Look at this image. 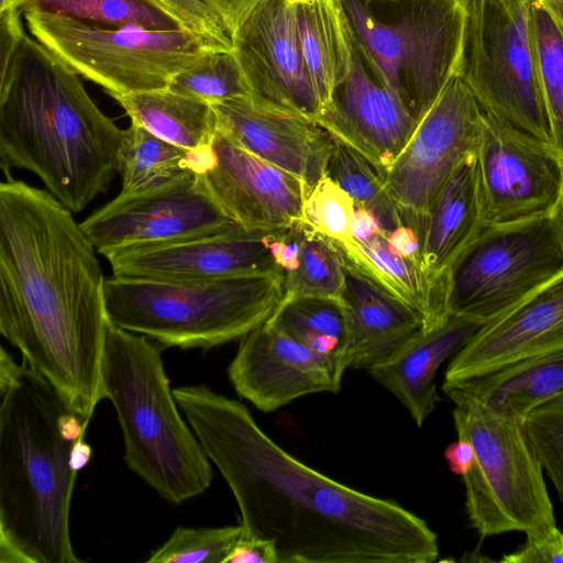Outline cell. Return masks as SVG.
Wrapping results in <instances>:
<instances>
[{
  "label": "cell",
  "instance_id": "obj_17",
  "mask_svg": "<svg viewBox=\"0 0 563 563\" xmlns=\"http://www.w3.org/2000/svg\"><path fill=\"white\" fill-rule=\"evenodd\" d=\"M251 97L314 122L322 106L302 54L290 0H263L232 34Z\"/></svg>",
  "mask_w": 563,
  "mask_h": 563
},
{
  "label": "cell",
  "instance_id": "obj_5",
  "mask_svg": "<svg viewBox=\"0 0 563 563\" xmlns=\"http://www.w3.org/2000/svg\"><path fill=\"white\" fill-rule=\"evenodd\" d=\"M101 393L117 412L124 462L162 498L179 505L210 487L212 467L179 413L157 344L109 319Z\"/></svg>",
  "mask_w": 563,
  "mask_h": 563
},
{
  "label": "cell",
  "instance_id": "obj_38",
  "mask_svg": "<svg viewBox=\"0 0 563 563\" xmlns=\"http://www.w3.org/2000/svg\"><path fill=\"white\" fill-rule=\"evenodd\" d=\"M527 439L563 501V395L532 409L523 419Z\"/></svg>",
  "mask_w": 563,
  "mask_h": 563
},
{
  "label": "cell",
  "instance_id": "obj_33",
  "mask_svg": "<svg viewBox=\"0 0 563 563\" xmlns=\"http://www.w3.org/2000/svg\"><path fill=\"white\" fill-rule=\"evenodd\" d=\"M325 175L350 195L356 207L373 214L385 234L405 225L383 174L361 153L333 136Z\"/></svg>",
  "mask_w": 563,
  "mask_h": 563
},
{
  "label": "cell",
  "instance_id": "obj_29",
  "mask_svg": "<svg viewBox=\"0 0 563 563\" xmlns=\"http://www.w3.org/2000/svg\"><path fill=\"white\" fill-rule=\"evenodd\" d=\"M196 169L197 156L194 152L131 122L124 130L120 152L121 190L118 196H134L157 189Z\"/></svg>",
  "mask_w": 563,
  "mask_h": 563
},
{
  "label": "cell",
  "instance_id": "obj_41",
  "mask_svg": "<svg viewBox=\"0 0 563 563\" xmlns=\"http://www.w3.org/2000/svg\"><path fill=\"white\" fill-rule=\"evenodd\" d=\"M224 563H278L275 544L271 540L242 534Z\"/></svg>",
  "mask_w": 563,
  "mask_h": 563
},
{
  "label": "cell",
  "instance_id": "obj_21",
  "mask_svg": "<svg viewBox=\"0 0 563 563\" xmlns=\"http://www.w3.org/2000/svg\"><path fill=\"white\" fill-rule=\"evenodd\" d=\"M560 347H563V271L518 306L484 324L453 356L443 385Z\"/></svg>",
  "mask_w": 563,
  "mask_h": 563
},
{
  "label": "cell",
  "instance_id": "obj_47",
  "mask_svg": "<svg viewBox=\"0 0 563 563\" xmlns=\"http://www.w3.org/2000/svg\"><path fill=\"white\" fill-rule=\"evenodd\" d=\"M555 22L563 26V0H534Z\"/></svg>",
  "mask_w": 563,
  "mask_h": 563
},
{
  "label": "cell",
  "instance_id": "obj_36",
  "mask_svg": "<svg viewBox=\"0 0 563 563\" xmlns=\"http://www.w3.org/2000/svg\"><path fill=\"white\" fill-rule=\"evenodd\" d=\"M243 531L241 526L221 528L177 527L153 551L147 563H224Z\"/></svg>",
  "mask_w": 563,
  "mask_h": 563
},
{
  "label": "cell",
  "instance_id": "obj_27",
  "mask_svg": "<svg viewBox=\"0 0 563 563\" xmlns=\"http://www.w3.org/2000/svg\"><path fill=\"white\" fill-rule=\"evenodd\" d=\"M131 122L195 154L209 148L217 132L211 104L168 88L115 95Z\"/></svg>",
  "mask_w": 563,
  "mask_h": 563
},
{
  "label": "cell",
  "instance_id": "obj_28",
  "mask_svg": "<svg viewBox=\"0 0 563 563\" xmlns=\"http://www.w3.org/2000/svg\"><path fill=\"white\" fill-rule=\"evenodd\" d=\"M338 246L354 267L420 312L423 328L434 327L448 318L442 316L420 263L395 253L382 230Z\"/></svg>",
  "mask_w": 563,
  "mask_h": 563
},
{
  "label": "cell",
  "instance_id": "obj_1",
  "mask_svg": "<svg viewBox=\"0 0 563 563\" xmlns=\"http://www.w3.org/2000/svg\"><path fill=\"white\" fill-rule=\"evenodd\" d=\"M229 485L243 534L274 542L278 563H431L438 537L398 503L353 489L274 442L240 401L206 385L173 389Z\"/></svg>",
  "mask_w": 563,
  "mask_h": 563
},
{
  "label": "cell",
  "instance_id": "obj_40",
  "mask_svg": "<svg viewBox=\"0 0 563 563\" xmlns=\"http://www.w3.org/2000/svg\"><path fill=\"white\" fill-rule=\"evenodd\" d=\"M503 563H563V532L558 528L542 537H527L521 548L506 553Z\"/></svg>",
  "mask_w": 563,
  "mask_h": 563
},
{
  "label": "cell",
  "instance_id": "obj_39",
  "mask_svg": "<svg viewBox=\"0 0 563 563\" xmlns=\"http://www.w3.org/2000/svg\"><path fill=\"white\" fill-rule=\"evenodd\" d=\"M189 32L200 37L210 48L232 49L229 23L212 0H158Z\"/></svg>",
  "mask_w": 563,
  "mask_h": 563
},
{
  "label": "cell",
  "instance_id": "obj_26",
  "mask_svg": "<svg viewBox=\"0 0 563 563\" xmlns=\"http://www.w3.org/2000/svg\"><path fill=\"white\" fill-rule=\"evenodd\" d=\"M290 1L305 62L323 110L350 71V29L339 0Z\"/></svg>",
  "mask_w": 563,
  "mask_h": 563
},
{
  "label": "cell",
  "instance_id": "obj_48",
  "mask_svg": "<svg viewBox=\"0 0 563 563\" xmlns=\"http://www.w3.org/2000/svg\"><path fill=\"white\" fill-rule=\"evenodd\" d=\"M12 3H13V0H1L0 10L9 8L10 5H12Z\"/></svg>",
  "mask_w": 563,
  "mask_h": 563
},
{
  "label": "cell",
  "instance_id": "obj_43",
  "mask_svg": "<svg viewBox=\"0 0 563 563\" xmlns=\"http://www.w3.org/2000/svg\"><path fill=\"white\" fill-rule=\"evenodd\" d=\"M445 462L452 473L466 475L475 464V452L472 443L462 437L449 444L444 451Z\"/></svg>",
  "mask_w": 563,
  "mask_h": 563
},
{
  "label": "cell",
  "instance_id": "obj_18",
  "mask_svg": "<svg viewBox=\"0 0 563 563\" xmlns=\"http://www.w3.org/2000/svg\"><path fill=\"white\" fill-rule=\"evenodd\" d=\"M351 38L350 71L335 87L316 122L361 153L385 176L418 122L383 85L352 35Z\"/></svg>",
  "mask_w": 563,
  "mask_h": 563
},
{
  "label": "cell",
  "instance_id": "obj_34",
  "mask_svg": "<svg viewBox=\"0 0 563 563\" xmlns=\"http://www.w3.org/2000/svg\"><path fill=\"white\" fill-rule=\"evenodd\" d=\"M530 26L552 143L563 156V26L534 0Z\"/></svg>",
  "mask_w": 563,
  "mask_h": 563
},
{
  "label": "cell",
  "instance_id": "obj_20",
  "mask_svg": "<svg viewBox=\"0 0 563 563\" xmlns=\"http://www.w3.org/2000/svg\"><path fill=\"white\" fill-rule=\"evenodd\" d=\"M217 130L310 188L327 173L331 135L313 120L253 97L212 104Z\"/></svg>",
  "mask_w": 563,
  "mask_h": 563
},
{
  "label": "cell",
  "instance_id": "obj_12",
  "mask_svg": "<svg viewBox=\"0 0 563 563\" xmlns=\"http://www.w3.org/2000/svg\"><path fill=\"white\" fill-rule=\"evenodd\" d=\"M484 111L456 75L418 122L409 141L386 172V188L422 241L427 213L457 166L475 153Z\"/></svg>",
  "mask_w": 563,
  "mask_h": 563
},
{
  "label": "cell",
  "instance_id": "obj_7",
  "mask_svg": "<svg viewBox=\"0 0 563 563\" xmlns=\"http://www.w3.org/2000/svg\"><path fill=\"white\" fill-rule=\"evenodd\" d=\"M470 0H339L383 85L419 122L460 73Z\"/></svg>",
  "mask_w": 563,
  "mask_h": 563
},
{
  "label": "cell",
  "instance_id": "obj_45",
  "mask_svg": "<svg viewBox=\"0 0 563 563\" xmlns=\"http://www.w3.org/2000/svg\"><path fill=\"white\" fill-rule=\"evenodd\" d=\"M382 230L377 220L368 211L356 207L353 225V239H364Z\"/></svg>",
  "mask_w": 563,
  "mask_h": 563
},
{
  "label": "cell",
  "instance_id": "obj_2",
  "mask_svg": "<svg viewBox=\"0 0 563 563\" xmlns=\"http://www.w3.org/2000/svg\"><path fill=\"white\" fill-rule=\"evenodd\" d=\"M96 249L48 190L0 185V333L89 423L108 316Z\"/></svg>",
  "mask_w": 563,
  "mask_h": 563
},
{
  "label": "cell",
  "instance_id": "obj_35",
  "mask_svg": "<svg viewBox=\"0 0 563 563\" xmlns=\"http://www.w3.org/2000/svg\"><path fill=\"white\" fill-rule=\"evenodd\" d=\"M168 89L211 106L251 96L247 81L232 49L209 51L195 64L178 73L172 79Z\"/></svg>",
  "mask_w": 563,
  "mask_h": 563
},
{
  "label": "cell",
  "instance_id": "obj_6",
  "mask_svg": "<svg viewBox=\"0 0 563 563\" xmlns=\"http://www.w3.org/2000/svg\"><path fill=\"white\" fill-rule=\"evenodd\" d=\"M280 273L208 280L112 276L104 283L108 319L163 346L209 350L266 322L284 298Z\"/></svg>",
  "mask_w": 563,
  "mask_h": 563
},
{
  "label": "cell",
  "instance_id": "obj_46",
  "mask_svg": "<svg viewBox=\"0 0 563 563\" xmlns=\"http://www.w3.org/2000/svg\"><path fill=\"white\" fill-rule=\"evenodd\" d=\"M92 450L90 444L85 441V438L79 439L73 445L70 452V465L75 472H79L89 463Z\"/></svg>",
  "mask_w": 563,
  "mask_h": 563
},
{
  "label": "cell",
  "instance_id": "obj_30",
  "mask_svg": "<svg viewBox=\"0 0 563 563\" xmlns=\"http://www.w3.org/2000/svg\"><path fill=\"white\" fill-rule=\"evenodd\" d=\"M267 321L317 353L342 377L347 368V331L340 300H283Z\"/></svg>",
  "mask_w": 563,
  "mask_h": 563
},
{
  "label": "cell",
  "instance_id": "obj_32",
  "mask_svg": "<svg viewBox=\"0 0 563 563\" xmlns=\"http://www.w3.org/2000/svg\"><path fill=\"white\" fill-rule=\"evenodd\" d=\"M344 268V256L338 244L301 220L295 264L284 273L283 300L298 297L340 300Z\"/></svg>",
  "mask_w": 563,
  "mask_h": 563
},
{
  "label": "cell",
  "instance_id": "obj_42",
  "mask_svg": "<svg viewBox=\"0 0 563 563\" xmlns=\"http://www.w3.org/2000/svg\"><path fill=\"white\" fill-rule=\"evenodd\" d=\"M386 238L395 253L420 263L422 241L417 231L411 227L400 225L387 233Z\"/></svg>",
  "mask_w": 563,
  "mask_h": 563
},
{
  "label": "cell",
  "instance_id": "obj_37",
  "mask_svg": "<svg viewBox=\"0 0 563 563\" xmlns=\"http://www.w3.org/2000/svg\"><path fill=\"white\" fill-rule=\"evenodd\" d=\"M356 206L350 195L327 175L308 191L302 221L336 244L353 239Z\"/></svg>",
  "mask_w": 563,
  "mask_h": 563
},
{
  "label": "cell",
  "instance_id": "obj_11",
  "mask_svg": "<svg viewBox=\"0 0 563 563\" xmlns=\"http://www.w3.org/2000/svg\"><path fill=\"white\" fill-rule=\"evenodd\" d=\"M532 0H470L459 76L482 110L552 143L536 59Z\"/></svg>",
  "mask_w": 563,
  "mask_h": 563
},
{
  "label": "cell",
  "instance_id": "obj_19",
  "mask_svg": "<svg viewBox=\"0 0 563 563\" xmlns=\"http://www.w3.org/2000/svg\"><path fill=\"white\" fill-rule=\"evenodd\" d=\"M228 374L235 391L266 412L309 394L335 393L342 380L321 356L268 321L240 339Z\"/></svg>",
  "mask_w": 563,
  "mask_h": 563
},
{
  "label": "cell",
  "instance_id": "obj_22",
  "mask_svg": "<svg viewBox=\"0 0 563 563\" xmlns=\"http://www.w3.org/2000/svg\"><path fill=\"white\" fill-rule=\"evenodd\" d=\"M344 256V255H343ZM345 261L340 298L347 331V367L369 369L389 358L423 325V317Z\"/></svg>",
  "mask_w": 563,
  "mask_h": 563
},
{
  "label": "cell",
  "instance_id": "obj_3",
  "mask_svg": "<svg viewBox=\"0 0 563 563\" xmlns=\"http://www.w3.org/2000/svg\"><path fill=\"white\" fill-rule=\"evenodd\" d=\"M1 168L26 169L71 212L106 192L119 173L124 130L106 115L79 75L25 33L0 22Z\"/></svg>",
  "mask_w": 563,
  "mask_h": 563
},
{
  "label": "cell",
  "instance_id": "obj_9",
  "mask_svg": "<svg viewBox=\"0 0 563 563\" xmlns=\"http://www.w3.org/2000/svg\"><path fill=\"white\" fill-rule=\"evenodd\" d=\"M563 271L560 207L541 217L481 227L445 269V316L484 324L501 317Z\"/></svg>",
  "mask_w": 563,
  "mask_h": 563
},
{
  "label": "cell",
  "instance_id": "obj_31",
  "mask_svg": "<svg viewBox=\"0 0 563 563\" xmlns=\"http://www.w3.org/2000/svg\"><path fill=\"white\" fill-rule=\"evenodd\" d=\"M12 5L21 14L43 12L102 26L184 29L158 0H13Z\"/></svg>",
  "mask_w": 563,
  "mask_h": 563
},
{
  "label": "cell",
  "instance_id": "obj_13",
  "mask_svg": "<svg viewBox=\"0 0 563 563\" xmlns=\"http://www.w3.org/2000/svg\"><path fill=\"white\" fill-rule=\"evenodd\" d=\"M475 165L482 222H519L559 209L563 156L553 144L484 112Z\"/></svg>",
  "mask_w": 563,
  "mask_h": 563
},
{
  "label": "cell",
  "instance_id": "obj_25",
  "mask_svg": "<svg viewBox=\"0 0 563 563\" xmlns=\"http://www.w3.org/2000/svg\"><path fill=\"white\" fill-rule=\"evenodd\" d=\"M456 387L489 409L523 419L539 405L563 395V347L522 357L457 383Z\"/></svg>",
  "mask_w": 563,
  "mask_h": 563
},
{
  "label": "cell",
  "instance_id": "obj_10",
  "mask_svg": "<svg viewBox=\"0 0 563 563\" xmlns=\"http://www.w3.org/2000/svg\"><path fill=\"white\" fill-rule=\"evenodd\" d=\"M30 34L109 96L168 88L210 48L186 29L102 26L56 14H22Z\"/></svg>",
  "mask_w": 563,
  "mask_h": 563
},
{
  "label": "cell",
  "instance_id": "obj_23",
  "mask_svg": "<svg viewBox=\"0 0 563 563\" xmlns=\"http://www.w3.org/2000/svg\"><path fill=\"white\" fill-rule=\"evenodd\" d=\"M483 325L477 320L450 314L434 327L422 328L368 372L394 394L420 427L440 400L434 383L439 367L457 354Z\"/></svg>",
  "mask_w": 563,
  "mask_h": 563
},
{
  "label": "cell",
  "instance_id": "obj_14",
  "mask_svg": "<svg viewBox=\"0 0 563 563\" xmlns=\"http://www.w3.org/2000/svg\"><path fill=\"white\" fill-rule=\"evenodd\" d=\"M80 225L97 252L106 256L124 247L205 236L239 224L194 172L147 192L117 196Z\"/></svg>",
  "mask_w": 563,
  "mask_h": 563
},
{
  "label": "cell",
  "instance_id": "obj_49",
  "mask_svg": "<svg viewBox=\"0 0 563 563\" xmlns=\"http://www.w3.org/2000/svg\"><path fill=\"white\" fill-rule=\"evenodd\" d=\"M560 212H561V217H562V221H563V192H562V198H561V203H560Z\"/></svg>",
  "mask_w": 563,
  "mask_h": 563
},
{
  "label": "cell",
  "instance_id": "obj_16",
  "mask_svg": "<svg viewBox=\"0 0 563 563\" xmlns=\"http://www.w3.org/2000/svg\"><path fill=\"white\" fill-rule=\"evenodd\" d=\"M279 230L240 225L214 234L120 249L106 255L112 276L156 280H208L280 273L274 242Z\"/></svg>",
  "mask_w": 563,
  "mask_h": 563
},
{
  "label": "cell",
  "instance_id": "obj_24",
  "mask_svg": "<svg viewBox=\"0 0 563 563\" xmlns=\"http://www.w3.org/2000/svg\"><path fill=\"white\" fill-rule=\"evenodd\" d=\"M482 224L475 153L466 157L434 198L426 217L421 247V269L430 283L444 318L440 300L442 276Z\"/></svg>",
  "mask_w": 563,
  "mask_h": 563
},
{
  "label": "cell",
  "instance_id": "obj_15",
  "mask_svg": "<svg viewBox=\"0 0 563 563\" xmlns=\"http://www.w3.org/2000/svg\"><path fill=\"white\" fill-rule=\"evenodd\" d=\"M196 172L216 202L244 229L279 230L302 220L310 187L218 130L209 148L197 154Z\"/></svg>",
  "mask_w": 563,
  "mask_h": 563
},
{
  "label": "cell",
  "instance_id": "obj_44",
  "mask_svg": "<svg viewBox=\"0 0 563 563\" xmlns=\"http://www.w3.org/2000/svg\"><path fill=\"white\" fill-rule=\"evenodd\" d=\"M224 14L231 33L236 30L245 16L263 0H212Z\"/></svg>",
  "mask_w": 563,
  "mask_h": 563
},
{
  "label": "cell",
  "instance_id": "obj_8",
  "mask_svg": "<svg viewBox=\"0 0 563 563\" xmlns=\"http://www.w3.org/2000/svg\"><path fill=\"white\" fill-rule=\"evenodd\" d=\"M442 389L454 402L457 437L467 439L475 452L473 468L462 476L471 526L482 538L510 531L537 538L555 530L543 467L522 420L498 413L456 387Z\"/></svg>",
  "mask_w": 563,
  "mask_h": 563
},
{
  "label": "cell",
  "instance_id": "obj_4",
  "mask_svg": "<svg viewBox=\"0 0 563 563\" xmlns=\"http://www.w3.org/2000/svg\"><path fill=\"white\" fill-rule=\"evenodd\" d=\"M0 397V562L80 563L69 529L70 452L88 422L25 361Z\"/></svg>",
  "mask_w": 563,
  "mask_h": 563
}]
</instances>
